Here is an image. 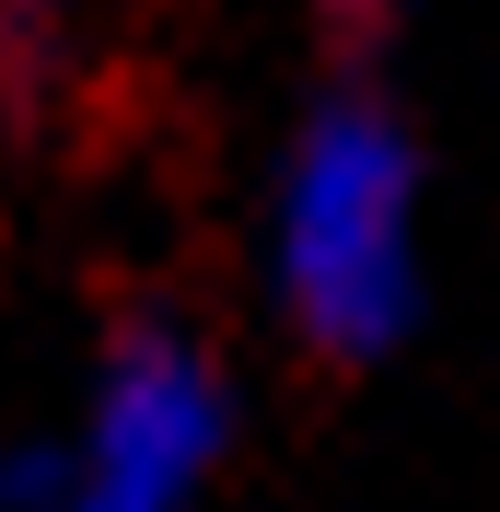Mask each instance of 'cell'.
Returning <instances> with one entry per match:
<instances>
[{
	"instance_id": "6da1fadb",
	"label": "cell",
	"mask_w": 500,
	"mask_h": 512,
	"mask_svg": "<svg viewBox=\"0 0 500 512\" xmlns=\"http://www.w3.org/2000/svg\"><path fill=\"white\" fill-rule=\"evenodd\" d=\"M419 140L373 82L314 94L268 175V291L314 361H384L419 326L431 245H419Z\"/></svg>"
},
{
	"instance_id": "7a4b0ae2",
	"label": "cell",
	"mask_w": 500,
	"mask_h": 512,
	"mask_svg": "<svg viewBox=\"0 0 500 512\" xmlns=\"http://www.w3.org/2000/svg\"><path fill=\"white\" fill-rule=\"evenodd\" d=\"M233 454V373L187 315H128L70 419V512H210Z\"/></svg>"
},
{
	"instance_id": "277c9868",
	"label": "cell",
	"mask_w": 500,
	"mask_h": 512,
	"mask_svg": "<svg viewBox=\"0 0 500 512\" xmlns=\"http://www.w3.org/2000/svg\"><path fill=\"white\" fill-rule=\"evenodd\" d=\"M349 12H384V0H349Z\"/></svg>"
},
{
	"instance_id": "3957f363",
	"label": "cell",
	"mask_w": 500,
	"mask_h": 512,
	"mask_svg": "<svg viewBox=\"0 0 500 512\" xmlns=\"http://www.w3.org/2000/svg\"><path fill=\"white\" fill-rule=\"evenodd\" d=\"M0 512H70V431L0 443Z\"/></svg>"
}]
</instances>
